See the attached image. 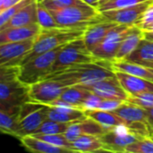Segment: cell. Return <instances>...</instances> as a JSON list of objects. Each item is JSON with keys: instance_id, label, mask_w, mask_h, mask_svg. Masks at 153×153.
<instances>
[{"instance_id": "cell-28", "label": "cell", "mask_w": 153, "mask_h": 153, "mask_svg": "<svg viewBox=\"0 0 153 153\" xmlns=\"http://www.w3.org/2000/svg\"><path fill=\"white\" fill-rule=\"evenodd\" d=\"M20 122L19 112L0 110V130L3 134L14 136Z\"/></svg>"}, {"instance_id": "cell-20", "label": "cell", "mask_w": 153, "mask_h": 153, "mask_svg": "<svg viewBox=\"0 0 153 153\" xmlns=\"http://www.w3.org/2000/svg\"><path fill=\"white\" fill-rule=\"evenodd\" d=\"M37 5H38V0L23 7L21 11H19L16 14H14L4 26L0 27V30L8 28L27 26V25L38 23Z\"/></svg>"}, {"instance_id": "cell-39", "label": "cell", "mask_w": 153, "mask_h": 153, "mask_svg": "<svg viewBox=\"0 0 153 153\" xmlns=\"http://www.w3.org/2000/svg\"><path fill=\"white\" fill-rule=\"evenodd\" d=\"M123 102L124 101L117 100H104L103 99L98 109L106 110V111H113Z\"/></svg>"}, {"instance_id": "cell-21", "label": "cell", "mask_w": 153, "mask_h": 153, "mask_svg": "<svg viewBox=\"0 0 153 153\" xmlns=\"http://www.w3.org/2000/svg\"><path fill=\"white\" fill-rule=\"evenodd\" d=\"M123 61H127L144 66L153 65V41L145 38L142 39L135 49Z\"/></svg>"}, {"instance_id": "cell-25", "label": "cell", "mask_w": 153, "mask_h": 153, "mask_svg": "<svg viewBox=\"0 0 153 153\" xmlns=\"http://www.w3.org/2000/svg\"><path fill=\"white\" fill-rule=\"evenodd\" d=\"M84 113L87 117L95 120L102 126H104L107 130L121 125H129L125 119L120 117L113 111L93 109V110H86L84 111Z\"/></svg>"}, {"instance_id": "cell-41", "label": "cell", "mask_w": 153, "mask_h": 153, "mask_svg": "<svg viewBox=\"0 0 153 153\" xmlns=\"http://www.w3.org/2000/svg\"><path fill=\"white\" fill-rule=\"evenodd\" d=\"M148 113V123L150 126H153V108H146Z\"/></svg>"}, {"instance_id": "cell-16", "label": "cell", "mask_w": 153, "mask_h": 153, "mask_svg": "<svg viewBox=\"0 0 153 153\" xmlns=\"http://www.w3.org/2000/svg\"><path fill=\"white\" fill-rule=\"evenodd\" d=\"M115 74L129 96L153 91V82L124 72L115 71Z\"/></svg>"}, {"instance_id": "cell-33", "label": "cell", "mask_w": 153, "mask_h": 153, "mask_svg": "<svg viewBox=\"0 0 153 153\" xmlns=\"http://www.w3.org/2000/svg\"><path fill=\"white\" fill-rule=\"evenodd\" d=\"M37 1V0H20L15 4L11 7L0 12V27L4 26L14 14H16L19 11H21L23 7L28 5L29 4Z\"/></svg>"}, {"instance_id": "cell-11", "label": "cell", "mask_w": 153, "mask_h": 153, "mask_svg": "<svg viewBox=\"0 0 153 153\" xmlns=\"http://www.w3.org/2000/svg\"><path fill=\"white\" fill-rule=\"evenodd\" d=\"M86 89L104 100H117L126 101L129 94L123 88L116 74L91 84H82Z\"/></svg>"}, {"instance_id": "cell-3", "label": "cell", "mask_w": 153, "mask_h": 153, "mask_svg": "<svg viewBox=\"0 0 153 153\" xmlns=\"http://www.w3.org/2000/svg\"><path fill=\"white\" fill-rule=\"evenodd\" d=\"M50 12L58 26L64 28H86L92 23L104 21L98 8L88 4L51 10Z\"/></svg>"}, {"instance_id": "cell-4", "label": "cell", "mask_w": 153, "mask_h": 153, "mask_svg": "<svg viewBox=\"0 0 153 153\" xmlns=\"http://www.w3.org/2000/svg\"><path fill=\"white\" fill-rule=\"evenodd\" d=\"M64 46L40 54L29 62L21 65L18 76L19 80L30 86L46 79L51 74L54 63Z\"/></svg>"}, {"instance_id": "cell-36", "label": "cell", "mask_w": 153, "mask_h": 153, "mask_svg": "<svg viewBox=\"0 0 153 153\" xmlns=\"http://www.w3.org/2000/svg\"><path fill=\"white\" fill-rule=\"evenodd\" d=\"M126 101L145 108H153V91L141 93L135 96H129Z\"/></svg>"}, {"instance_id": "cell-42", "label": "cell", "mask_w": 153, "mask_h": 153, "mask_svg": "<svg viewBox=\"0 0 153 153\" xmlns=\"http://www.w3.org/2000/svg\"><path fill=\"white\" fill-rule=\"evenodd\" d=\"M82 1L91 6H94V7H98V5H99V0H82Z\"/></svg>"}, {"instance_id": "cell-13", "label": "cell", "mask_w": 153, "mask_h": 153, "mask_svg": "<svg viewBox=\"0 0 153 153\" xmlns=\"http://www.w3.org/2000/svg\"><path fill=\"white\" fill-rule=\"evenodd\" d=\"M106 131L107 129L100 124L86 117L82 120H77L70 123L66 132L65 133V135L70 142L73 143L81 135L91 134L100 136L106 133Z\"/></svg>"}, {"instance_id": "cell-7", "label": "cell", "mask_w": 153, "mask_h": 153, "mask_svg": "<svg viewBox=\"0 0 153 153\" xmlns=\"http://www.w3.org/2000/svg\"><path fill=\"white\" fill-rule=\"evenodd\" d=\"M134 26V25H133ZM132 26L125 24L116 25L106 36L104 40L91 52L98 61L112 63L117 56L120 45L130 31Z\"/></svg>"}, {"instance_id": "cell-47", "label": "cell", "mask_w": 153, "mask_h": 153, "mask_svg": "<svg viewBox=\"0 0 153 153\" xmlns=\"http://www.w3.org/2000/svg\"><path fill=\"white\" fill-rule=\"evenodd\" d=\"M150 136H151V137H152V140H153V134H151V135H150Z\"/></svg>"}, {"instance_id": "cell-46", "label": "cell", "mask_w": 153, "mask_h": 153, "mask_svg": "<svg viewBox=\"0 0 153 153\" xmlns=\"http://www.w3.org/2000/svg\"><path fill=\"white\" fill-rule=\"evenodd\" d=\"M149 130H150V134H153V126H150L149 125Z\"/></svg>"}, {"instance_id": "cell-43", "label": "cell", "mask_w": 153, "mask_h": 153, "mask_svg": "<svg viewBox=\"0 0 153 153\" xmlns=\"http://www.w3.org/2000/svg\"><path fill=\"white\" fill-rule=\"evenodd\" d=\"M143 35H144L145 39L153 41V32H152V31H143Z\"/></svg>"}, {"instance_id": "cell-8", "label": "cell", "mask_w": 153, "mask_h": 153, "mask_svg": "<svg viewBox=\"0 0 153 153\" xmlns=\"http://www.w3.org/2000/svg\"><path fill=\"white\" fill-rule=\"evenodd\" d=\"M105 152H126V148L142 138L135 134L129 125H121L110 129L100 135Z\"/></svg>"}, {"instance_id": "cell-1", "label": "cell", "mask_w": 153, "mask_h": 153, "mask_svg": "<svg viewBox=\"0 0 153 153\" xmlns=\"http://www.w3.org/2000/svg\"><path fill=\"white\" fill-rule=\"evenodd\" d=\"M100 63V61H97L74 65L53 73L47 78L61 81L68 86H72L75 84H91L115 75V71L112 69L111 65H108V64L102 65Z\"/></svg>"}, {"instance_id": "cell-38", "label": "cell", "mask_w": 153, "mask_h": 153, "mask_svg": "<svg viewBox=\"0 0 153 153\" xmlns=\"http://www.w3.org/2000/svg\"><path fill=\"white\" fill-rule=\"evenodd\" d=\"M153 23V1L152 4L147 7V9L143 12L141 19L136 22L135 26L139 27L143 30L147 28L149 25Z\"/></svg>"}, {"instance_id": "cell-14", "label": "cell", "mask_w": 153, "mask_h": 153, "mask_svg": "<svg viewBox=\"0 0 153 153\" xmlns=\"http://www.w3.org/2000/svg\"><path fill=\"white\" fill-rule=\"evenodd\" d=\"M48 105H44L39 109L33 111L22 118L19 122L14 137L20 139L23 136L32 135L41 124L48 118Z\"/></svg>"}, {"instance_id": "cell-2", "label": "cell", "mask_w": 153, "mask_h": 153, "mask_svg": "<svg viewBox=\"0 0 153 153\" xmlns=\"http://www.w3.org/2000/svg\"><path fill=\"white\" fill-rule=\"evenodd\" d=\"M86 28H64L56 27L52 29H41L36 37L31 51L22 61L25 64L35 56L45 52L53 50L67 43L81 39L83 36Z\"/></svg>"}, {"instance_id": "cell-37", "label": "cell", "mask_w": 153, "mask_h": 153, "mask_svg": "<svg viewBox=\"0 0 153 153\" xmlns=\"http://www.w3.org/2000/svg\"><path fill=\"white\" fill-rule=\"evenodd\" d=\"M102 98H100V96L96 95L95 93L91 92L90 91V93L88 94V96L85 98L82 105V109L83 111L86 110H93V109H98L101 101H102Z\"/></svg>"}, {"instance_id": "cell-48", "label": "cell", "mask_w": 153, "mask_h": 153, "mask_svg": "<svg viewBox=\"0 0 153 153\" xmlns=\"http://www.w3.org/2000/svg\"><path fill=\"white\" fill-rule=\"evenodd\" d=\"M152 68H153V65H152Z\"/></svg>"}, {"instance_id": "cell-22", "label": "cell", "mask_w": 153, "mask_h": 153, "mask_svg": "<svg viewBox=\"0 0 153 153\" xmlns=\"http://www.w3.org/2000/svg\"><path fill=\"white\" fill-rule=\"evenodd\" d=\"M85 117L84 111L79 108L65 106H48V118L56 122L72 123Z\"/></svg>"}, {"instance_id": "cell-18", "label": "cell", "mask_w": 153, "mask_h": 153, "mask_svg": "<svg viewBox=\"0 0 153 153\" xmlns=\"http://www.w3.org/2000/svg\"><path fill=\"white\" fill-rule=\"evenodd\" d=\"M89 93L90 91L82 84L72 85L67 87L62 95L50 106H65L82 109V105Z\"/></svg>"}, {"instance_id": "cell-23", "label": "cell", "mask_w": 153, "mask_h": 153, "mask_svg": "<svg viewBox=\"0 0 153 153\" xmlns=\"http://www.w3.org/2000/svg\"><path fill=\"white\" fill-rule=\"evenodd\" d=\"M143 38H144L143 30L135 25L132 26L130 31L123 39L120 45V48L117 53L116 58L113 62L125 60L135 49V48L138 46L141 39Z\"/></svg>"}, {"instance_id": "cell-17", "label": "cell", "mask_w": 153, "mask_h": 153, "mask_svg": "<svg viewBox=\"0 0 153 153\" xmlns=\"http://www.w3.org/2000/svg\"><path fill=\"white\" fill-rule=\"evenodd\" d=\"M40 30H41V27L39 26V23L1 30L0 44L36 39V37L39 35Z\"/></svg>"}, {"instance_id": "cell-27", "label": "cell", "mask_w": 153, "mask_h": 153, "mask_svg": "<svg viewBox=\"0 0 153 153\" xmlns=\"http://www.w3.org/2000/svg\"><path fill=\"white\" fill-rule=\"evenodd\" d=\"M74 152H105L103 144L99 135L83 134L74 140L73 143Z\"/></svg>"}, {"instance_id": "cell-10", "label": "cell", "mask_w": 153, "mask_h": 153, "mask_svg": "<svg viewBox=\"0 0 153 153\" xmlns=\"http://www.w3.org/2000/svg\"><path fill=\"white\" fill-rule=\"evenodd\" d=\"M35 39L0 44V67L20 66L31 51Z\"/></svg>"}, {"instance_id": "cell-9", "label": "cell", "mask_w": 153, "mask_h": 153, "mask_svg": "<svg viewBox=\"0 0 153 153\" xmlns=\"http://www.w3.org/2000/svg\"><path fill=\"white\" fill-rule=\"evenodd\" d=\"M69 87L61 81L44 79L29 86L30 100L50 106Z\"/></svg>"}, {"instance_id": "cell-24", "label": "cell", "mask_w": 153, "mask_h": 153, "mask_svg": "<svg viewBox=\"0 0 153 153\" xmlns=\"http://www.w3.org/2000/svg\"><path fill=\"white\" fill-rule=\"evenodd\" d=\"M22 146L30 152L39 153H65L70 152L68 150L55 146L51 143H48L39 138H37L33 135L23 136L19 139Z\"/></svg>"}, {"instance_id": "cell-29", "label": "cell", "mask_w": 153, "mask_h": 153, "mask_svg": "<svg viewBox=\"0 0 153 153\" xmlns=\"http://www.w3.org/2000/svg\"><path fill=\"white\" fill-rule=\"evenodd\" d=\"M70 123H61L47 118L33 134H65Z\"/></svg>"}, {"instance_id": "cell-32", "label": "cell", "mask_w": 153, "mask_h": 153, "mask_svg": "<svg viewBox=\"0 0 153 153\" xmlns=\"http://www.w3.org/2000/svg\"><path fill=\"white\" fill-rule=\"evenodd\" d=\"M126 153H153V140L151 136L142 137L126 148Z\"/></svg>"}, {"instance_id": "cell-5", "label": "cell", "mask_w": 153, "mask_h": 153, "mask_svg": "<svg viewBox=\"0 0 153 153\" xmlns=\"http://www.w3.org/2000/svg\"><path fill=\"white\" fill-rule=\"evenodd\" d=\"M97 61L98 60L93 56L92 52L86 47L82 38H81L73 40L63 47L54 63L51 74L74 65L93 63Z\"/></svg>"}, {"instance_id": "cell-40", "label": "cell", "mask_w": 153, "mask_h": 153, "mask_svg": "<svg viewBox=\"0 0 153 153\" xmlns=\"http://www.w3.org/2000/svg\"><path fill=\"white\" fill-rule=\"evenodd\" d=\"M20 0H0V12L11 7L12 5L18 3Z\"/></svg>"}, {"instance_id": "cell-6", "label": "cell", "mask_w": 153, "mask_h": 153, "mask_svg": "<svg viewBox=\"0 0 153 153\" xmlns=\"http://www.w3.org/2000/svg\"><path fill=\"white\" fill-rule=\"evenodd\" d=\"M29 100V86L22 83L19 78L1 81L0 110L20 111L22 105Z\"/></svg>"}, {"instance_id": "cell-35", "label": "cell", "mask_w": 153, "mask_h": 153, "mask_svg": "<svg viewBox=\"0 0 153 153\" xmlns=\"http://www.w3.org/2000/svg\"><path fill=\"white\" fill-rule=\"evenodd\" d=\"M38 1L40 2L49 11L62 9V8L77 5V4H87L82 0H38Z\"/></svg>"}, {"instance_id": "cell-15", "label": "cell", "mask_w": 153, "mask_h": 153, "mask_svg": "<svg viewBox=\"0 0 153 153\" xmlns=\"http://www.w3.org/2000/svg\"><path fill=\"white\" fill-rule=\"evenodd\" d=\"M116 25H117L116 22L100 21L86 27L82 39L84 40V43L89 50L92 51L97 46H99Z\"/></svg>"}, {"instance_id": "cell-12", "label": "cell", "mask_w": 153, "mask_h": 153, "mask_svg": "<svg viewBox=\"0 0 153 153\" xmlns=\"http://www.w3.org/2000/svg\"><path fill=\"white\" fill-rule=\"evenodd\" d=\"M152 1L153 0H149L121 9L101 12V16L104 21L116 22L117 24L133 26L135 25L136 22L141 19L143 12L147 9Z\"/></svg>"}, {"instance_id": "cell-30", "label": "cell", "mask_w": 153, "mask_h": 153, "mask_svg": "<svg viewBox=\"0 0 153 153\" xmlns=\"http://www.w3.org/2000/svg\"><path fill=\"white\" fill-rule=\"evenodd\" d=\"M37 13H38V23L39 24L41 29H52V28L59 27L51 12L48 9H47L39 1L37 5Z\"/></svg>"}, {"instance_id": "cell-34", "label": "cell", "mask_w": 153, "mask_h": 153, "mask_svg": "<svg viewBox=\"0 0 153 153\" xmlns=\"http://www.w3.org/2000/svg\"><path fill=\"white\" fill-rule=\"evenodd\" d=\"M145 1L149 0H113L108 3H105L103 4H100L97 8L98 10L101 12L108 11V10H116V9H121L128 6H132Z\"/></svg>"}, {"instance_id": "cell-31", "label": "cell", "mask_w": 153, "mask_h": 153, "mask_svg": "<svg viewBox=\"0 0 153 153\" xmlns=\"http://www.w3.org/2000/svg\"><path fill=\"white\" fill-rule=\"evenodd\" d=\"M33 136L39 138L48 143H51L55 146L62 147L68 150L70 152H74L73 150L72 142H70L65 134H32Z\"/></svg>"}, {"instance_id": "cell-26", "label": "cell", "mask_w": 153, "mask_h": 153, "mask_svg": "<svg viewBox=\"0 0 153 153\" xmlns=\"http://www.w3.org/2000/svg\"><path fill=\"white\" fill-rule=\"evenodd\" d=\"M111 66L114 71L124 72L153 82V68L152 67L127 61H115L111 63Z\"/></svg>"}, {"instance_id": "cell-19", "label": "cell", "mask_w": 153, "mask_h": 153, "mask_svg": "<svg viewBox=\"0 0 153 153\" xmlns=\"http://www.w3.org/2000/svg\"><path fill=\"white\" fill-rule=\"evenodd\" d=\"M113 112L125 119L129 125L133 123H148L147 109L128 101H124Z\"/></svg>"}, {"instance_id": "cell-44", "label": "cell", "mask_w": 153, "mask_h": 153, "mask_svg": "<svg viewBox=\"0 0 153 153\" xmlns=\"http://www.w3.org/2000/svg\"><path fill=\"white\" fill-rule=\"evenodd\" d=\"M143 31H152V32H153V23L151 24V25H149L147 28H145L143 30Z\"/></svg>"}, {"instance_id": "cell-45", "label": "cell", "mask_w": 153, "mask_h": 153, "mask_svg": "<svg viewBox=\"0 0 153 153\" xmlns=\"http://www.w3.org/2000/svg\"><path fill=\"white\" fill-rule=\"evenodd\" d=\"M110 1H113V0H99V5L100 4H103L105 3H108V2H110ZM98 5V6H99Z\"/></svg>"}]
</instances>
